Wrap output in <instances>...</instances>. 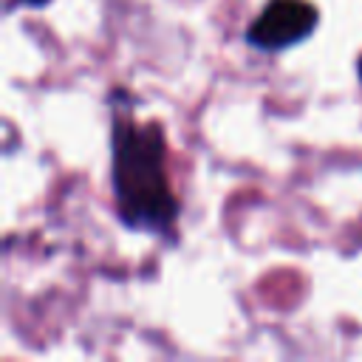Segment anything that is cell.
Instances as JSON below:
<instances>
[{
	"mask_svg": "<svg viewBox=\"0 0 362 362\" xmlns=\"http://www.w3.org/2000/svg\"><path fill=\"white\" fill-rule=\"evenodd\" d=\"M113 147V201L116 215L130 229L167 232L178 221V198L167 178V136L158 122L116 119Z\"/></svg>",
	"mask_w": 362,
	"mask_h": 362,
	"instance_id": "obj_1",
	"label": "cell"
},
{
	"mask_svg": "<svg viewBox=\"0 0 362 362\" xmlns=\"http://www.w3.org/2000/svg\"><path fill=\"white\" fill-rule=\"evenodd\" d=\"M320 11L308 0H269L246 28V42L257 51H286L317 31Z\"/></svg>",
	"mask_w": 362,
	"mask_h": 362,
	"instance_id": "obj_2",
	"label": "cell"
},
{
	"mask_svg": "<svg viewBox=\"0 0 362 362\" xmlns=\"http://www.w3.org/2000/svg\"><path fill=\"white\" fill-rule=\"evenodd\" d=\"M45 3H51V0H8V8H14V6H45Z\"/></svg>",
	"mask_w": 362,
	"mask_h": 362,
	"instance_id": "obj_3",
	"label": "cell"
},
{
	"mask_svg": "<svg viewBox=\"0 0 362 362\" xmlns=\"http://www.w3.org/2000/svg\"><path fill=\"white\" fill-rule=\"evenodd\" d=\"M356 68H359V79H362V57H359V62H356Z\"/></svg>",
	"mask_w": 362,
	"mask_h": 362,
	"instance_id": "obj_4",
	"label": "cell"
}]
</instances>
